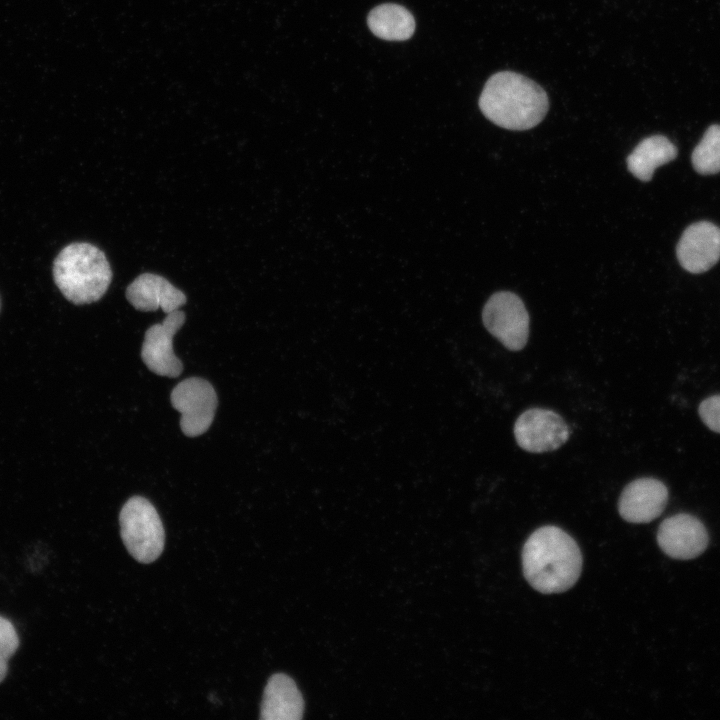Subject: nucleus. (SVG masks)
I'll use <instances>...</instances> for the list:
<instances>
[{
  "label": "nucleus",
  "instance_id": "0eeeda50",
  "mask_svg": "<svg viewBox=\"0 0 720 720\" xmlns=\"http://www.w3.org/2000/svg\"><path fill=\"white\" fill-rule=\"evenodd\" d=\"M514 437L518 446L530 453L554 451L570 436L568 425L556 412L544 408H530L515 421Z\"/></svg>",
  "mask_w": 720,
  "mask_h": 720
},
{
  "label": "nucleus",
  "instance_id": "f257e3e1",
  "mask_svg": "<svg viewBox=\"0 0 720 720\" xmlns=\"http://www.w3.org/2000/svg\"><path fill=\"white\" fill-rule=\"evenodd\" d=\"M523 574L528 583L544 594L570 589L582 570V554L576 541L559 527L535 530L522 549Z\"/></svg>",
  "mask_w": 720,
  "mask_h": 720
},
{
  "label": "nucleus",
  "instance_id": "423d86ee",
  "mask_svg": "<svg viewBox=\"0 0 720 720\" xmlns=\"http://www.w3.org/2000/svg\"><path fill=\"white\" fill-rule=\"evenodd\" d=\"M171 404L181 414L180 427L189 437L202 435L211 426L217 408V394L205 379L187 378L170 395Z\"/></svg>",
  "mask_w": 720,
  "mask_h": 720
},
{
  "label": "nucleus",
  "instance_id": "4468645a",
  "mask_svg": "<svg viewBox=\"0 0 720 720\" xmlns=\"http://www.w3.org/2000/svg\"><path fill=\"white\" fill-rule=\"evenodd\" d=\"M676 146L665 136L643 139L627 157L628 170L641 181H650L653 172L677 156Z\"/></svg>",
  "mask_w": 720,
  "mask_h": 720
},
{
  "label": "nucleus",
  "instance_id": "39448f33",
  "mask_svg": "<svg viewBox=\"0 0 720 720\" xmlns=\"http://www.w3.org/2000/svg\"><path fill=\"white\" fill-rule=\"evenodd\" d=\"M482 321L487 331L510 351L522 350L529 336V314L519 296L494 293L484 305Z\"/></svg>",
  "mask_w": 720,
  "mask_h": 720
},
{
  "label": "nucleus",
  "instance_id": "a211bd4d",
  "mask_svg": "<svg viewBox=\"0 0 720 720\" xmlns=\"http://www.w3.org/2000/svg\"><path fill=\"white\" fill-rule=\"evenodd\" d=\"M698 412L710 430L720 433V395H713L703 400Z\"/></svg>",
  "mask_w": 720,
  "mask_h": 720
},
{
  "label": "nucleus",
  "instance_id": "f3484780",
  "mask_svg": "<svg viewBox=\"0 0 720 720\" xmlns=\"http://www.w3.org/2000/svg\"><path fill=\"white\" fill-rule=\"evenodd\" d=\"M19 645V638L10 621L0 616V682L5 678L8 661Z\"/></svg>",
  "mask_w": 720,
  "mask_h": 720
},
{
  "label": "nucleus",
  "instance_id": "20e7f679",
  "mask_svg": "<svg viewBox=\"0 0 720 720\" xmlns=\"http://www.w3.org/2000/svg\"><path fill=\"white\" fill-rule=\"evenodd\" d=\"M123 543L131 556L141 563H151L162 553L165 532L155 507L144 497L133 496L119 514Z\"/></svg>",
  "mask_w": 720,
  "mask_h": 720
},
{
  "label": "nucleus",
  "instance_id": "f8f14e48",
  "mask_svg": "<svg viewBox=\"0 0 720 720\" xmlns=\"http://www.w3.org/2000/svg\"><path fill=\"white\" fill-rule=\"evenodd\" d=\"M126 298L137 310L161 308L166 314L178 310L187 300L186 295L166 278L153 273L139 275L127 287Z\"/></svg>",
  "mask_w": 720,
  "mask_h": 720
},
{
  "label": "nucleus",
  "instance_id": "ddd939ff",
  "mask_svg": "<svg viewBox=\"0 0 720 720\" xmlns=\"http://www.w3.org/2000/svg\"><path fill=\"white\" fill-rule=\"evenodd\" d=\"M303 711L304 701L293 679L283 673L272 675L264 689L261 719L297 720Z\"/></svg>",
  "mask_w": 720,
  "mask_h": 720
},
{
  "label": "nucleus",
  "instance_id": "2eb2a0df",
  "mask_svg": "<svg viewBox=\"0 0 720 720\" xmlns=\"http://www.w3.org/2000/svg\"><path fill=\"white\" fill-rule=\"evenodd\" d=\"M368 26L377 37L385 40L403 41L410 38L415 30L412 14L397 4H382L368 15Z\"/></svg>",
  "mask_w": 720,
  "mask_h": 720
},
{
  "label": "nucleus",
  "instance_id": "9b49d317",
  "mask_svg": "<svg viewBox=\"0 0 720 720\" xmlns=\"http://www.w3.org/2000/svg\"><path fill=\"white\" fill-rule=\"evenodd\" d=\"M668 501L667 487L655 478H639L622 490L618 500L620 516L631 523H648L657 518Z\"/></svg>",
  "mask_w": 720,
  "mask_h": 720
},
{
  "label": "nucleus",
  "instance_id": "f03ea898",
  "mask_svg": "<svg viewBox=\"0 0 720 720\" xmlns=\"http://www.w3.org/2000/svg\"><path fill=\"white\" fill-rule=\"evenodd\" d=\"M483 115L499 127L523 131L538 125L549 109L545 90L526 76L500 71L488 78L479 97Z\"/></svg>",
  "mask_w": 720,
  "mask_h": 720
},
{
  "label": "nucleus",
  "instance_id": "9d476101",
  "mask_svg": "<svg viewBox=\"0 0 720 720\" xmlns=\"http://www.w3.org/2000/svg\"><path fill=\"white\" fill-rule=\"evenodd\" d=\"M681 266L691 273H702L713 267L720 258V228L701 221L683 232L676 249Z\"/></svg>",
  "mask_w": 720,
  "mask_h": 720
},
{
  "label": "nucleus",
  "instance_id": "dca6fc26",
  "mask_svg": "<svg viewBox=\"0 0 720 720\" xmlns=\"http://www.w3.org/2000/svg\"><path fill=\"white\" fill-rule=\"evenodd\" d=\"M694 169L703 175L720 172V125L710 126L692 153Z\"/></svg>",
  "mask_w": 720,
  "mask_h": 720
},
{
  "label": "nucleus",
  "instance_id": "6e6552de",
  "mask_svg": "<svg viewBox=\"0 0 720 720\" xmlns=\"http://www.w3.org/2000/svg\"><path fill=\"white\" fill-rule=\"evenodd\" d=\"M184 323L185 313L175 310L145 332L141 357L153 373L171 378L181 374L183 364L174 354L173 337Z\"/></svg>",
  "mask_w": 720,
  "mask_h": 720
},
{
  "label": "nucleus",
  "instance_id": "7ed1b4c3",
  "mask_svg": "<svg viewBox=\"0 0 720 720\" xmlns=\"http://www.w3.org/2000/svg\"><path fill=\"white\" fill-rule=\"evenodd\" d=\"M55 284L74 304L98 301L107 291L112 270L104 252L93 244L74 242L64 247L53 265Z\"/></svg>",
  "mask_w": 720,
  "mask_h": 720
},
{
  "label": "nucleus",
  "instance_id": "1a4fd4ad",
  "mask_svg": "<svg viewBox=\"0 0 720 720\" xmlns=\"http://www.w3.org/2000/svg\"><path fill=\"white\" fill-rule=\"evenodd\" d=\"M708 541L703 523L686 513L666 518L657 532L659 547L674 559L688 560L699 556L706 549Z\"/></svg>",
  "mask_w": 720,
  "mask_h": 720
}]
</instances>
